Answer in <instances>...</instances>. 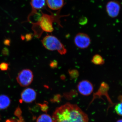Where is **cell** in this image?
<instances>
[{
	"label": "cell",
	"instance_id": "3957f363",
	"mask_svg": "<svg viewBox=\"0 0 122 122\" xmlns=\"http://www.w3.org/2000/svg\"><path fill=\"white\" fill-rule=\"evenodd\" d=\"M33 78V74L32 71L29 69H25L19 72L16 80L20 86L26 87L32 83Z\"/></svg>",
	"mask_w": 122,
	"mask_h": 122
},
{
	"label": "cell",
	"instance_id": "e0dca14e",
	"mask_svg": "<svg viewBox=\"0 0 122 122\" xmlns=\"http://www.w3.org/2000/svg\"><path fill=\"white\" fill-rule=\"evenodd\" d=\"M57 62L56 61H51L50 63V66L52 68H57Z\"/></svg>",
	"mask_w": 122,
	"mask_h": 122
},
{
	"label": "cell",
	"instance_id": "8992f818",
	"mask_svg": "<svg viewBox=\"0 0 122 122\" xmlns=\"http://www.w3.org/2000/svg\"><path fill=\"white\" fill-rule=\"evenodd\" d=\"M53 20L49 15H44L40 20V25L42 30L48 33H51L54 30Z\"/></svg>",
	"mask_w": 122,
	"mask_h": 122
},
{
	"label": "cell",
	"instance_id": "5bb4252c",
	"mask_svg": "<svg viewBox=\"0 0 122 122\" xmlns=\"http://www.w3.org/2000/svg\"><path fill=\"white\" fill-rule=\"evenodd\" d=\"M119 98L120 102L116 105L115 110L118 115L122 116V98Z\"/></svg>",
	"mask_w": 122,
	"mask_h": 122
},
{
	"label": "cell",
	"instance_id": "5b68a950",
	"mask_svg": "<svg viewBox=\"0 0 122 122\" xmlns=\"http://www.w3.org/2000/svg\"><path fill=\"white\" fill-rule=\"evenodd\" d=\"M77 87L79 92L84 96H89L91 94L94 90L93 84L86 80H82L79 82Z\"/></svg>",
	"mask_w": 122,
	"mask_h": 122
},
{
	"label": "cell",
	"instance_id": "4fadbf2b",
	"mask_svg": "<svg viewBox=\"0 0 122 122\" xmlns=\"http://www.w3.org/2000/svg\"><path fill=\"white\" fill-rule=\"evenodd\" d=\"M36 122H53V119L50 115L47 114H42L37 118Z\"/></svg>",
	"mask_w": 122,
	"mask_h": 122
},
{
	"label": "cell",
	"instance_id": "30bf717a",
	"mask_svg": "<svg viewBox=\"0 0 122 122\" xmlns=\"http://www.w3.org/2000/svg\"><path fill=\"white\" fill-rule=\"evenodd\" d=\"M11 104V100L8 96L5 95H0V110L8 108Z\"/></svg>",
	"mask_w": 122,
	"mask_h": 122
},
{
	"label": "cell",
	"instance_id": "7c38bea8",
	"mask_svg": "<svg viewBox=\"0 0 122 122\" xmlns=\"http://www.w3.org/2000/svg\"><path fill=\"white\" fill-rule=\"evenodd\" d=\"M91 61L96 65H102L105 62L102 57L99 54L95 55L92 57Z\"/></svg>",
	"mask_w": 122,
	"mask_h": 122
},
{
	"label": "cell",
	"instance_id": "ffe728a7",
	"mask_svg": "<svg viewBox=\"0 0 122 122\" xmlns=\"http://www.w3.org/2000/svg\"><path fill=\"white\" fill-rule=\"evenodd\" d=\"M116 122H122V119H119Z\"/></svg>",
	"mask_w": 122,
	"mask_h": 122
},
{
	"label": "cell",
	"instance_id": "277c9868",
	"mask_svg": "<svg viewBox=\"0 0 122 122\" xmlns=\"http://www.w3.org/2000/svg\"><path fill=\"white\" fill-rule=\"evenodd\" d=\"M75 45L78 48L85 49L88 48L91 43V39L89 35L83 33L77 34L75 37Z\"/></svg>",
	"mask_w": 122,
	"mask_h": 122
},
{
	"label": "cell",
	"instance_id": "ac0fdd59",
	"mask_svg": "<svg viewBox=\"0 0 122 122\" xmlns=\"http://www.w3.org/2000/svg\"><path fill=\"white\" fill-rule=\"evenodd\" d=\"M26 38L27 40H30L32 38V35L30 34H28L26 36Z\"/></svg>",
	"mask_w": 122,
	"mask_h": 122
},
{
	"label": "cell",
	"instance_id": "2e32d148",
	"mask_svg": "<svg viewBox=\"0 0 122 122\" xmlns=\"http://www.w3.org/2000/svg\"><path fill=\"white\" fill-rule=\"evenodd\" d=\"M9 64L5 62H2L0 63V70L2 71H5L8 70Z\"/></svg>",
	"mask_w": 122,
	"mask_h": 122
},
{
	"label": "cell",
	"instance_id": "7a4b0ae2",
	"mask_svg": "<svg viewBox=\"0 0 122 122\" xmlns=\"http://www.w3.org/2000/svg\"><path fill=\"white\" fill-rule=\"evenodd\" d=\"M41 43L44 47L48 50L56 51L62 55H65L67 52V50L63 44L53 35L45 36L41 40Z\"/></svg>",
	"mask_w": 122,
	"mask_h": 122
},
{
	"label": "cell",
	"instance_id": "9c48e42d",
	"mask_svg": "<svg viewBox=\"0 0 122 122\" xmlns=\"http://www.w3.org/2000/svg\"><path fill=\"white\" fill-rule=\"evenodd\" d=\"M46 2L49 8L53 10L60 9L64 5L63 0H46Z\"/></svg>",
	"mask_w": 122,
	"mask_h": 122
},
{
	"label": "cell",
	"instance_id": "9a60e30c",
	"mask_svg": "<svg viewBox=\"0 0 122 122\" xmlns=\"http://www.w3.org/2000/svg\"><path fill=\"white\" fill-rule=\"evenodd\" d=\"M68 72L71 79H74L77 78L79 75V73L78 71L76 69L69 70Z\"/></svg>",
	"mask_w": 122,
	"mask_h": 122
},
{
	"label": "cell",
	"instance_id": "d6986e66",
	"mask_svg": "<svg viewBox=\"0 0 122 122\" xmlns=\"http://www.w3.org/2000/svg\"><path fill=\"white\" fill-rule=\"evenodd\" d=\"M4 44L6 45H9V44H10V41L8 39H6L5 41Z\"/></svg>",
	"mask_w": 122,
	"mask_h": 122
},
{
	"label": "cell",
	"instance_id": "ba28073f",
	"mask_svg": "<svg viewBox=\"0 0 122 122\" xmlns=\"http://www.w3.org/2000/svg\"><path fill=\"white\" fill-rule=\"evenodd\" d=\"M37 94L35 90L31 88H27L22 92L21 98L22 101L27 103L32 102L36 99Z\"/></svg>",
	"mask_w": 122,
	"mask_h": 122
},
{
	"label": "cell",
	"instance_id": "8fae6325",
	"mask_svg": "<svg viewBox=\"0 0 122 122\" xmlns=\"http://www.w3.org/2000/svg\"><path fill=\"white\" fill-rule=\"evenodd\" d=\"M46 2V0H32L31 4L34 9L39 10L44 7Z\"/></svg>",
	"mask_w": 122,
	"mask_h": 122
},
{
	"label": "cell",
	"instance_id": "6da1fadb",
	"mask_svg": "<svg viewBox=\"0 0 122 122\" xmlns=\"http://www.w3.org/2000/svg\"><path fill=\"white\" fill-rule=\"evenodd\" d=\"M52 118L53 122H89L88 116L77 105L69 103L57 107Z\"/></svg>",
	"mask_w": 122,
	"mask_h": 122
},
{
	"label": "cell",
	"instance_id": "52a82bcc",
	"mask_svg": "<svg viewBox=\"0 0 122 122\" xmlns=\"http://www.w3.org/2000/svg\"><path fill=\"white\" fill-rule=\"evenodd\" d=\"M106 8L107 12L110 17L115 18L118 15L120 10V5L117 1H109L107 4Z\"/></svg>",
	"mask_w": 122,
	"mask_h": 122
}]
</instances>
